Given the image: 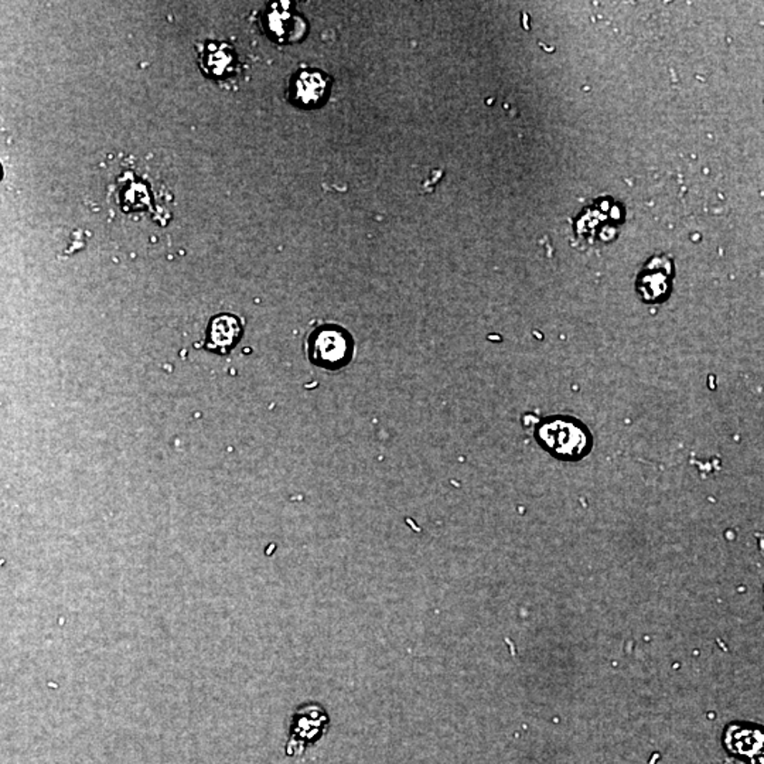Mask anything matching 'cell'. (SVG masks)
Segmentation results:
<instances>
[{"mask_svg": "<svg viewBox=\"0 0 764 764\" xmlns=\"http://www.w3.org/2000/svg\"><path fill=\"white\" fill-rule=\"evenodd\" d=\"M203 69L211 75H224L230 72L234 64V53L225 44H210L207 52L201 57Z\"/></svg>", "mask_w": 764, "mask_h": 764, "instance_id": "obj_8", "label": "cell"}, {"mask_svg": "<svg viewBox=\"0 0 764 764\" xmlns=\"http://www.w3.org/2000/svg\"><path fill=\"white\" fill-rule=\"evenodd\" d=\"M670 269V263L664 260H654L647 266L638 281V291L645 301H657L667 295Z\"/></svg>", "mask_w": 764, "mask_h": 764, "instance_id": "obj_7", "label": "cell"}, {"mask_svg": "<svg viewBox=\"0 0 764 764\" xmlns=\"http://www.w3.org/2000/svg\"><path fill=\"white\" fill-rule=\"evenodd\" d=\"M354 353V340L346 329L323 324L308 337V356L313 366L323 369H341L349 366Z\"/></svg>", "mask_w": 764, "mask_h": 764, "instance_id": "obj_1", "label": "cell"}, {"mask_svg": "<svg viewBox=\"0 0 764 764\" xmlns=\"http://www.w3.org/2000/svg\"><path fill=\"white\" fill-rule=\"evenodd\" d=\"M723 743L738 758L758 759L763 750V735L755 726L731 725Z\"/></svg>", "mask_w": 764, "mask_h": 764, "instance_id": "obj_6", "label": "cell"}, {"mask_svg": "<svg viewBox=\"0 0 764 764\" xmlns=\"http://www.w3.org/2000/svg\"><path fill=\"white\" fill-rule=\"evenodd\" d=\"M243 336V323L233 314H218L208 328L207 347L218 354H227Z\"/></svg>", "mask_w": 764, "mask_h": 764, "instance_id": "obj_5", "label": "cell"}, {"mask_svg": "<svg viewBox=\"0 0 764 764\" xmlns=\"http://www.w3.org/2000/svg\"><path fill=\"white\" fill-rule=\"evenodd\" d=\"M330 90V78L319 70H301L291 78V98L301 107H320L328 100Z\"/></svg>", "mask_w": 764, "mask_h": 764, "instance_id": "obj_4", "label": "cell"}, {"mask_svg": "<svg viewBox=\"0 0 764 764\" xmlns=\"http://www.w3.org/2000/svg\"><path fill=\"white\" fill-rule=\"evenodd\" d=\"M540 441L558 456L577 457L587 451V436L577 424L552 421L542 425Z\"/></svg>", "mask_w": 764, "mask_h": 764, "instance_id": "obj_2", "label": "cell"}, {"mask_svg": "<svg viewBox=\"0 0 764 764\" xmlns=\"http://www.w3.org/2000/svg\"><path fill=\"white\" fill-rule=\"evenodd\" d=\"M4 177V170H2V166H0V180Z\"/></svg>", "mask_w": 764, "mask_h": 764, "instance_id": "obj_9", "label": "cell"}, {"mask_svg": "<svg viewBox=\"0 0 764 764\" xmlns=\"http://www.w3.org/2000/svg\"><path fill=\"white\" fill-rule=\"evenodd\" d=\"M329 718L318 705L303 706L296 712L286 751L289 756L301 755L306 746L318 741L328 729Z\"/></svg>", "mask_w": 764, "mask_h": 764, "instance_id": "obj_3", "label": "cell"}]
</instances>
